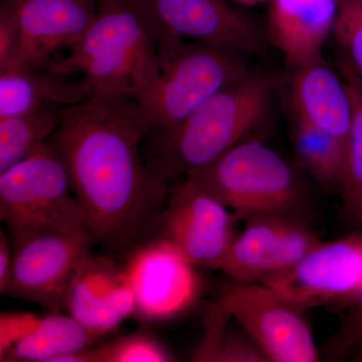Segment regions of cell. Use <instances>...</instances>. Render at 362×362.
<instances>
[{"mask_svg":"<svg viewBox=\"0 0 362 362\" xmlns=\"http://www.w3.org/2000/svg\"><path fill=\"white\" fill-rule=\"evenodd\" d=\"M13 261V247L11 238L4 230L0 232V292L6 287Z\"/></svg>","mask_w":362,"mask_h":362,"instance_id":"cell-27","label":"cell"},{"mask_svg":"<svg viewBox=\"0 0 362 362\" xmlns=\"http://www.w3.org/2000/svg\"><path fill=\"white\" fill-rule=\"evenodd\" d=\"M356 2L357 4H358L359 6L362 8V0H356Z\"/></svg>","mask_w":362,"mask_h":362,"instance_id":"cell-30","label":"cell"},{"mask_svg":"<svg viewBox=\"0 0 362 362\" xmlns=\"http://www.w3.org/2000/svg\"><path fill=\"white\" fill-rule=\"evenodd\" d=\"M97 11L98 0H4L0 73L49 65L84 37Z\"/></svg>","mask_w":362,"mask_h":362,"instance_id":"cell-7","label":"cell"},{"mask_svg":"<svg viewBox=\"0 0 362 362\" xmlns=\"http://www.w3.org/2000/svg\"><path fill=\"white\" fill-rule=\"evenodd\" d=\"M0 220L13 246L35 233L88 230L84 209L52 138L32 156L0 173Z\"/></svg>","mask_w":362,"mask_h":362,"instance_id":"cell-4","label":"cell"},{"mask_svg":"<svg viewBox=\"0 0 362 362\" xmlns=\"http://www.w3.org/2000/svg\"><path fill=\"white\" fill-rule=\"evenodd\" d=\"M261 284L300 310L338 300L362 304V235L320 243L291 269Z\"/></svg>","mask_w":362,"mask_h":362,"instance_id":"cell-13","label":"cell"},{"mask_svg":"<svg viewBox=\"0 0 362 362\" xmlns=\"http://www.w3.org/2000/svg\"><path fill=\"white\" fill-rule=\"evenodd\" d=\"M291 69L295 118L347 142L354 106L341 73L331 68L323 56Z\"/></svg>","mask_w":362,"mask_h":362,"instance_id":"cell-16","label":"cell"},{"mask_svg":"<svg viewBox=\"0 0 362 362\" xmlns=\"http://www.w3.org/2000/svg\"><path fill=\"white\" fill-rule=\"evenodd\" d=\"M97 246L89 230L40 233L13 245V261L2 296L40 305L52 313L66 309L78 269Z\"/></svg>","mask_w":362,"mask_h":362,"instance_id":"cell-8","label":"cell"},{"mask_svg":"<svg viewBox=\"0 0 362 362\" xmlns=\"http://www.w3.org/2000/svg\"><path fill=\"white\" fill-rule=\"evenodd\" d=\"M158 75L139 102L149 132L177 125L209 97L250 71L245 52L169 37L156 42Z\"/></svg>","mask_w":362,"mask_h":362,"instance_id":"cell-5","label":"cell"},{"mask_svg":"<svg viewBox=\"0 0 362 362\" xmlns=\"http://www.w3.org/2000/svg\"><path fill=\"white\" fill-rule=\"evenodd\" d=\"M333 35L341 47L342 58L362 80V8L356 0H340Z\"/></svg>","mask_w":362,"mask_h":362,"instance_id":"cell-25","label":"cell"},{"mask_svg":"<svg viewBox=\"0 0 362 362\" xmlns=\"http://www.w3.org/2000/svg\"><path fill=\"white\" fill-rule=\"evenodd\" d=\"M357 337L361 338L362 341V313L361 317H359L358 326H357Z\"/></svg>","mask_w":362,"mask_h":362,"instance_id":"cell-29","label":"cell"},{"mask_svg":"<svg viewBox=\"0 0 362 362\" xmlns=\"http://www.w3.org/2000/svg\"><path fill=\"white\" fill-rule=\"evenodd\" d=\"M98 362H168L171 352L156 337L137 331L96 347Z\"/></svg>","mask_w":362,"mask_h":362,"instance_id":"cell-24","label":"cell"},{"mask_svg":"<svg viewBox=\"0 0 362 362\" xmlns=\"http://www.w3.org/2000/svg\"><path fill=\"white\" fill-rule=\"evenodd\" d=\"M148 132L135 98L90 90L66 108L52 137L87 228L110 257L126 258L146 242L168 202V180L141 153Z\"/></svg>","mask_w":362,"mask_h":362,"instance_id":"cell-1","label":"cell"},{"mask_svg":"<svg viewBox=\"0 0 362 362\" xmlns=\"http://www.w3.org/2000/svg\"><path fill=\"white\" fill-rule=\"evenodd\" d=\"M238 220L216 197L185 177L169 192L149 239L170 243L194 266L221 270L235 239Z\"/></svg>","mask_w":362,"mask_h":362,"instance_id":"cell-10","label":"cell"},{"mask_svg":"<svg viewBox=\"0 0 362 362\" xmlns=\"http://www.w3.org/2000/svg\"><path fill=\"white\" fill-rule=\"evenodd\" d=\"M211 312L204 339L194 352V361L207 362L268 361L254 341L226 329L230 316L220 306Z\"/></svg>","mask_w":362,"mask_h":362,"instance_id":"cell-23","label":"cell"},{"mask_svg":"<svg viewBox=\"0 0 362 362\" xmlns=\"http://www.w3.org/2000/svg\"><path fill=\"white\" fill-rule=\"evenodd\" d=\"M292 143L298 162L327 187H340L346 142L295 118Z\"/></svg>","mask_w":362,"mask_h":362,"instance_id":"cell-21","label":"cell"},{"mask_svg":"<svg viewBox=\"0 0 362 362\" xmlns=\"http://www.w3.org/2000/svg\"><path fill=\"white\" fill-rule=\"evenodd\" d=\"M362 357V356H361Z\"/></svg>","mask_w":362,"mask_h":362,"instance_id":"cell-31","label":"cell"},{"mask_svg":"<svg viewBox=\"0 0 362 362\" xmlns=\"http://www.w3.org/2000/svg\"><path fill=\"white\" fill-rule=\"evenodd\" d=\"M65 107L49 105L0 119V173L32 156L63 121Z\"/></svg>","mask_w":362,"mask_h":362,"instance_id":"cell-20","label":"cell"},{"mask_svg":"<svg viewBox=\"0 0 362 362\" xmlns=\"http://www.w3.org/2000/svg\"><path fill=\"white\" fill-rule=\"evenodd\" d=\"M187 177L239 218L288 214L303 199L294 169L278 152L257 140L240 143Z\"/></svg>","mask_w":362,"mask_h":362,"instance_id":"cell-6","label":"cell"},{"mask_svg":"<svg viewBox=\"0 0 362 362\" xmlns=\"http://www.w3.org/2000/svg\"><path fill=\"white\" fill-rule=\"evenodd\" d=\"M98 339L71 315L52 313L42 317L39 327L0 361L57 362L66 354L90 349Z\"/></svg>","mask_w":362,"mask_h":362,"instance_id":"cell-19","label":"cell"},{"mask_svg":"<svg viewBox=\"0 0 362 362\" xmlns=\"http://www.w3.org/2000/svg\"><path fill=\"white\" fill-rule=\"evenodd\" d=\"M52 65L82 76L90 90L141 101L156 84V42L138 0H98L96 18L68 56Z\"/></svg>","mask_w":362,"mask_h":362,"instance_id":"cell-3","label":"cell"},{"mask_svg":"<svg viewBox=\"0 0 362 362\" xmlns=\"http://www.w3.org/2000/svg\"><path fill=\"white\" fill-rule=\"evenodd\" d=\"M123 268L134 295L135 314L142 320L173 319L202 293L197 266L166 240H147L126 257Z\"/></svg>","mask_w":362,"mask_h":362,"instance_id":"cell-12","label":"cell"},{"mask_svg":"<svg viewBox=\"0 0 362 362\" xmlns=\"http://www.w3.org/2000/svg\"><path fill=\"white\" fill-rule=\"evenodd\" d=\"M218 305L240 324L268 361H318L301 310L268 286L233 280L221 293Z\"/></svg>","mask_w":362,"mask_h":362,"instance_id":"cell-9","label":"cell"},{"mask_svg":"<svg viewBox=\"0 0 362 362\" xmlns=\"http://www.w3.org/2000/svg\"><path fill=\"white\" fill-rule=\"evenodd\" d=\"M156 45L176 37L247 54L264 47L256 23L228 0H138Z\"/></svg>","mask_w":362,"mask_h":362,"instance_id":"cell-11","label":"cell"},{"mask_svg":"<svg viewBox=\"0 0 362 362\" xmlns=\"http://www.w3.org/2000/svg\"><path fill=\"white\" fill-rule=\"evenodd\" d=\"M42 317L25 312H1L0 315V359L16 343L32 334L39 327Z\"/></svg>","mask_w":362,"mask_h":362,"instance_id":"cell-26","label":"cell"},{"mask_svg":"<svg viewBox=\"0 0 362 362\" xmlns=\"http://www.w3.org/2000/svg\"><path fill=\"white\" fill-rule=\"evenodd\" d=\"M66 309L95 337L117 329L136 313L134 295L124 268L110 256L89 255L66 295Z\"/></svg>","mask_w":362,"mask_h":362,"instance_id":"cell-15","label":"cell"},{"mask_svg":"<svg viewBox=\"0 0 362 362\" xmlns=\"http://www.w3.org/2000/svg\"><path fill=\"white\" fill-rule=\"evenodd\" d=\"M90 90L82 76L49 65L0 73V119L18 115L39 107H68L84 100Z\"/></svg>","mask_w":362,"mask_h":362,"instance_id":"cell-18","label":"cell"},{"mask_svg":"<svg viewBox=\"0 0 362 362\" xmlns=\"http://www.w3.org/2000/svg\"><path fill=\"white\" fill-rule=\"evenodd\" d=\"M273 93L270 77L247 71L177 125L147 133L145 158L168 180L206 168L249 140L268 115Z\"/></svg>","mask_w":362,"mask_h":362,"instance_id":"cell-2","label":"cell"},{"mask_svg":"<svg viewBox=\"0 0 362 362\" xmlns=\"http://www.w3.org/2000/svg\"><path fill=\"white\" fill-rule=\"evenodd\" d=\"M233 1L245 6H256L264 4V2L269 1V0H233Z\"/></svg>","mask_w":362,"mask_h":362,"instance_id":"cell-28","label":"cell"},{"mask_svg":"<svg viewBox=\"0 0 362 362\" xmlns=\"http://www.w3.org/2000/svg\"><path fill=\"white\" fill-rule=\"evenodd\" d=\"M268 30L272 42L294 68L322 56L334 33L340 0H269Z\"/></svg>","mask_w":362,"mask_h":362,"instance_id":"cell-17","label":"cell"},{"mask_svg":"<svg viewBox=\"0 0 362 362\" xmlns=\"http://www.w3.org/2000/svg\"><path fill=\"white\" fill-rule=\"evenodd\" d=\"M320 243L311 228L288 214L252 216L221 270L238 282L264 283L291 269Z\"/></svg>","mask_w":362,"mask_h":362,"instance_id":"cell-14","label":"cell"},{"mask_svg":"<svg viewBox=\"0 0 362 362\" xmlns=\"http://www.w3.org/2000/svg\"><path fill=\"white\" fill-rule=\"evenodd\" d=\"M339 71L349 87L354 106L339 188L345 214L354 225L362 228V80L343 58L339 62Z\"/></svg>","mask_w":362,"mask_h":362,"instance_id":"cell-22","label":"cell"}]
</instances>
